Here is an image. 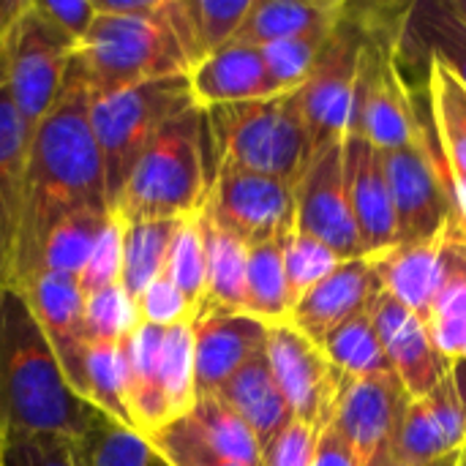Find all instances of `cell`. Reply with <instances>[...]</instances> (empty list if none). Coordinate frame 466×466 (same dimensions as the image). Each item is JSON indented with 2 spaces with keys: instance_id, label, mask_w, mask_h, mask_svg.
<instances>
[{
  "instance_id": "cell-1",
  "label": "cell",
  "mask_w": 466,
  "mask_h": 466,
  "mask_svg": "<svg viewBox=\"0 0 466 466\" xmlns=\"http://www.w3.org/2000/svg\"><path fill=\"white\" fill-rule=\"evenodd\" d=\"M82 210L112 208L101 153L90 128V96L66 71L57 104L27 137L16 292L38 273L49 232Z\"/></svg>"
},
{
  "instance_id": "cell-2",
  "label": "cell",
  "mask_w": 466,
  "mask_h": 466,
  "mask_svg": "<svg viewBox=\"0 0 466 466\" xmlns=\"http://www.w3.org/2000/svg\"><path fill=\"white\" fill-rule=\"evenodd\" d=\"M104 418L68 385L22 292L0 300V437L79 442Z\"/></svg>"
},
{
  "instance_id": "cell-3",
  "label": "cell",
  "mask_w": 466,
  "mask_h": 466,
  "mask_svg": "<svg viewBox=\"0 0 466 466\" xmlns=\"http://www.w3.org/2000/svg\"><path fill=\"white\" fill-rule=\"evenodd\" d=\"M210 180L205 109L191 106L145 147L112 213L123 221H186L205 208Z\"/></svg>"
},
{
  "instance_id": "cell-4",
  "label": "cell",
  "mask_w": 466,
  "mask_h": 466,
  "mask_svg": "<svg viewBox=\"0 0 466 466\" xmlns=\"http://www.w3.org/2000/svg\"><path fill=\"white\" fill-rule=\"evenodd\" d=\"M175 74H188V57L164 14H96L93 27L68 57V76L85 87L90 101Z\"/></svg>"
},
{
  "instance_id": "cell-5",
  "label": "cell",
  "mask_w": 466,
  "mask_h": 466,
  "mask_svg": "<svg viewBox=\"0 0 466 466\" xmlns=\"http://www.w3.org/2000/svg\"><path fill=\"white\" fill-rule=\"evenodd\" d=\"M213 172L221 167L298 183L314 147L295 93L205 109Z\"/></svg>"
},
{
  "instance_id": "cell-6",
  "label": "cell",
  "mask_w": 466,
  "mask_h": 466,
  "mask_svg": "<svg viewBox=\"0 0 466 466\" xmlns=\"http://www.w3.org/2000/svg\"><path fill=\"white\" fill-rule=\"evenodd\" d=\"M191 106H197V101L186 74L153 79L90 101V128L104 164L109 208L117 202L145 147L167 123Z\"/></svg>"
},
{
  "instance_id": "cell-7",
  "label": "cell",
  "mask_w": 466,
  "mask_h": 466,
  "mask_svg": "<svg viewBox=\"0 0 466 466\" xmlns=\"http://www.w3.org/2000/svg\"><path fill=\"white\" fill-rule=\"evenodd\" d=\"M71 52L74 44L38 11L35 0H25L3 44V66L8 96L27 137L57 104Z\"/></svg>"
},
{
  "instance_id": "cell-8",
  "label": "cell",
  "mask_w": 466,
  "mask_h": 466,
  "mask_svg": "<svg viewBox=\"0 0 466 466\" xmlns=\"http://www.w3.org/2000/svg\"><path fill=\"white\" fill-rule=\"evenodd\" d=\"M202 213L248 248L284 240L295 232V183L221 167L213 172Z\"/></svg>"
},
{
  "instance_id": "cell-9",
  "label": "cell",
  "mask_w": 466,
  "mask_h": 466,
  "mask_svg": "<svg viewBox=\"0 0 466 466\" xmlns=\"http://www.w3.org/2000/svg\"><path fill=\"white\" fill-rule=\"evenodd\" d=\"M380 153L396 210V246L429 240L456 216L453 183L442 153H434L429 137L418 145Z\"/></svg>"
},
{
  "instance_id": "cell-10",
  "label": "cell",
  "mask_w": 466,
  "mask_h": 466,
  "mask_svg": "<svg viewBox=\"0 0 466 466\" xmlns=\"http://www.w3.org/2000/svg\"><path fill=\"white\" fill-rule=\"evenodd\" d=\"M396 46L399 44L366 41L360 79L355 90L350 134L363 137L377 150H396L426 139L399 68Z\"/></svg>"
},
{
  "instance_id": "cell-11",
  "label": "cell",
  "mask_w": 466,
  "mask_h": 466,
  "mask_svg": "<svg viewBox=\"0 0 466 466\" xmlns=\"http://www.w3.org/2000/svg\"><path fill=\"white\" fill-rule=\"evenodd\" d=\"M363 49L366 35L358 27L350 30L344 16L325 52L319 55L311 76L295 90L298 109L303 115L314 150L330 142H341L350 134Z\"/></svg>"
},
{
  "instance_id": "cell-12",
  "label": "cell",
  "mask_w": 466,
  "mask_h": 466,
  "mask_svg": "<svg viewBox=\"0 0 466 466\" xmlns=\"http://www.w3.org/2000/svg\"><path fill=\"white\" fill-rule=\"evenodd\" d=\"M295 229L333 248L344 262L366 257L344 186V139L311 153L295 183Z\"/></svg>"
},
{
  "instance_id": "cell-13",
  "label": "cell",
  "mask_w": 466,
  "mask_h": 466,
  "mask_svg": "<svg viewBox=\"0 0 466 466\" xmlns=\"http://www.w3.org/2000/svg\"><path fill=\"white\" fill-rule=\"evenodd\" d=\"M265 355L292 410V418L325 431L333 420L344 374H339L322 347H317L289 322L270 325Z\"/></svg>"
},
{
  "instance_id": "cell-14",
  "label": "cell",
  "mask_w": 466,
  "mask_h": 466,
  "mask_svg": "<svg viewBox=\"0 0 466 466\" xmlns=\"http://www.w3.org/2000/svg\"><path fill=\"white\" fill-rule=\"evenodd\" d=\"M407 401L410 396L393 371L344 377L330 429L350 445L360 466H366L380 451L390 448Z\"/></svg>"
},
{
  "instance_id": "cell-15",
  "label": "cell",
  "mask_w": 466,
  "mask_h": 466,
  "mask_svg": "<svg viewBox=\"0 0 466 466\" xmlns=\"http://www.w3.org/2000/svg\"><path fill=\"white\" fill-rule=\"evenodd\" d=\"M369 314L407 396L426 399L451 371V360L437 350L426 319L385 289L371 298Z\"/></svg>"
},
{
  "instance_id": "cell-16",
  "label": "cell",
  "mask_w": 466,
  "mask_h": 466,
  "mask_svg": "<svg viewBox=\"0 0 466 466\" xmlns=\"http://www.w3.org/2000/svg\"><path fill=\"white\" fill-rule=\"evenodd\" d=\"M270 325L246 311L199 309L191 317L194 396H216L268 344Z\"/></svg>"
},
{
  "instance_id": "cell-17",
  "label": "cell",
  "mask_w": 466,
  "mask_h": 466,
  "mask_svg": "<svg viewBox=\"0 0 466 466\" xmlns=\"http://www.w3.org/2000/svg\"><path fill=\"white\" fill-rule=\"evenodd\" d=\"M19 292L25 295L38 328L44 330L68 385L82 399L87 333L85 295L79 289V281L63 273H35Z\"/></svg>"
},
{
  "instance_id": "cell-18",
  "label": "cell",
  "mask_w": 466,
  "mask_h": 466,
  "mask_svg": "<svg viewBox=\"0 0 466 466\" xmlns=\"http://www.w3.org/2000/svg\"><path fill=\"white\" fill-rule=\"evenodd\" d=\"M380 257L366 254L358 259L341 262L328 279L311 287L289 314V325L298 328L306 339L317 347L350 317L369 309L371 298L382 289L380 287Z\"/></svg>"
},
{
  "instance_id": "cell-19",
  "label": "cell",
  "mask_w": 466,
  "mask_h": 466,
  "mask_svg": "<svg viewBox=\"0 0 466 466\" xmlns=\"http://www.w3.org/2000/svg\"><path fill=\"white\" fill-rule=\"evenodd\" d=\"M344 186L366 254L396 248V210L382 153L358 134L344 137Z\"/></svg>"
},
{
  "instance_id": "cell-20",
  "label": "cell",
  "mask_w": 466,
  "mask_h": 466,
  "mask_svg": "<svg viewBox=\"0 0 466 466\" xmlns=\"http://www.w3.org/2000/svg\"><path fill=\"white\" fill-rule=\"evenodd\" d=\"M27 131L14 109L0 52V300L16 289Z\"/></svg>"
},
{
  "instance_id": "cell-21",
  "label": "cell",
  "mask_w": 466,
  "mask_h": 466,
  "mask_svg": "<svg viewBox=\"0 0 466 466\" xmlns=\"http://www.w3.org/2000/svg\"><path fill=\"white\" fill-rule=\"evenodd\" d=\"M188 87L197 106H227L281 96L268 74L259 46L232 41L188 68Z\"/></svg>"
},
{
  "instance_id": "cell-22",
  "label": "cell",
  "mask_w": 466,
  "mask_h": 466,
  "mask_svg": "<svg viewBox=\"0 0 466 466\" xmlns=\"http://www.w3.org/2000/svg\"><path fill=\"white\" fill-rule=\"evenodd\" d=\"M161 341L164 328L139 322L120 344L126 363V407L134 429L150 440L164 426L175 423L161 385Z\"/></svg>"
},
{
  "instance_id": "cell-23",
  "label": "cell",
  "mask_w": 466,
  "mask_h": 466,
  "mask_svg": "<svg viewBox=\"0 0 466 466\" xmlns=\"http://www.w3.org/2000/svg\"><path fill=\"white\" fill-rule=\"evenodd\" d=\"M451 221L429 240L396 246L380 257V287L423 319L440 287L442 254L451 238Z\"/></svg>"
},
{
  "instance_id": "cell-24",
  "label": "cell",
  "mask_w": 466,
  "mask_h": 466,
  "mask_svg": "<svg viewBox=\"0 0 466 466\" xmlns=\"http://www.w3.org/2000/svg\"><path fill=\"white\" fill-rule=\"evenodd\" d=\"M396 55L410 60H437L466 85V27L448 0H420L407 8Z\"/></svg>"
},
{
  "instance_id": "cell-25",
  "label": "cell",
  "mask_w": 466,
  "mask_h": 466,
  "mask_svg": "<svg viewBox=\"0 0 466 466\" xmlns=\"http://www.w3.org/2000/svg\"><path fill=\"white\" fill-rule=\"evenodd\" d=\"M426 325L437 350L451 363L466 360V232L459 213L451 221V238L442 254V276L426 314Z\"/></svg>"
},
{
  "instance_id": "cell-26",
  "label": "cell",
  "mask_w": 466,
  "mask_h": 466,
  "mask_svg": "<svg viewBox=\"0 0 466 466\" xmlns=\"http://www.w3.org/2000/svg\"><path fill=\"white\" fill-rule=\"evenodd\" d=\"M216 396H221L238 412L262 448L292 420V410L270 371L265 350L257 352L240 371H235V377Z\"/></svg>"
},
{
  "instance_id": "cell-27",
  "label": "cell",
  "mask_w": 466,
  "mask_h": 466,
  "mask_svg": "<svg viewBox=\"0 0 466 466\" xmlns=\"http://www.w3.org/2000/svg\"><path fill=\"white\" fill-rule=\"evenodd\" d=\"M347 3L336 0H251V8L235 35L240 44L268 46L319 27L339 25Z\"/></svg>"
},
{
  "instance_id": "cell-28",
  "label": "cell",
  "mask_w": 466,
  "mask_h": 466,
  "mask_svg": "<svg viewBox=\"0 0 466 466\" xmlns=\"http://www.w3.org/2000/svg\"><path fill=\"white\" fill-rule=\"evenodd\" d=\"M199 227L205 240V265H208V295L202 309L218 311H243L246 306V268L248 246L218 229L202 210Z\"/></svg>"
},
{
  "instance_id": "cell-29",
  "label": "cell",
  "mask_w": 466,
  "mask_h": 466,
  "mask_svg": "<svg viewBox=\"0 0 466 466\" xmlns=\"http://www.w3.org/2000/svg\"><path fill=\"white\" fill-rule=\"evenodd\" d=\"M183 221H123V273L120 287L137 303V298L164 273L172 240Z\"/></svg>"
},
{
  "instance_id": "cell-30",
  "label": "cell",
  "mask_w": 466,
  "mask_h": 466,
  "mask_svg": "<svg viewBox=\"0 0 466 466\" xmlns=\"http://www.w3.org/2000/svg\"><path fill=\"white\" fill-rule=\"evenodd\" d=\"M429 96L451 183H466V85L442 63L429 60Z\"/></svg>"
},
{
  "instance_id": "cell-31",
  "label": "cell",
  "mask_w": 466,
  "mask_h": 466,
  "mask_svg": "<svg viewBox=\"0 0 466 466\" xmlns=\"http://www.w3.org/2000/svg\"><path fill=\"white\" fill-rule=\"evenodd\" d=\"M188 426L199 440L227 461L240 466H262V445L254 431L221 396H199L186 412Z\"/></svg>"
},
{
  "instance_id": "cell-32",
  "label": "cell",
  "mask_w": 466,
  "mask_h": 466,
  "mask_svg": "<svg viewBox=\"0 0 466 466\" xmlns=\"http://www.w3.org/2000/svg\"><path fill=\"white\" fill-rule=\"evenodd\" d=\"M284 240H270L248 248L243 311L265 325L289 322L292 314V298L284 270Z\"/></svg>"
},
{
  "instance_id": "cell-33",
  "label": "cell",
  "mask_w": 466,
  "mask_h": 466,
  "mask_svg": "<svg viewBox=\"0 0 466 466\" xmlns=\"http://www.w3.org/2000/svg\"><path fill=\"white\" fill-rule=\"evenodd\" d=\"M82 399L106 420L134 429L126 407V363L120 341H87Z\"/></svg>"
},
{
  "instance_id": "cell-34",
  "label": "cell",
  "mask_w": 466,
  "mask_h": 466,
  "mask_svg": "<svg viewBox=\"0 0 466 466\" xmlns=\"http://www.w3.org/2000/svg\"><path fill=\"white\" fill-rule=\"evenodd\" d=\"M322 352L344 377H374V374L393 371L390 360L385 355V347L377 336V328L371 322L369 309H363L355 317H350L347 322H341L322 341Z\"/></svg>"
},
{
  "instance_id": "cell-35",
  "label": "cell",
  "mask_w": 466,
  "mask_h": 466,
  "mask_svg": "<svg viewBox=\"0 0 466 466\" xmlns=\"http://www.w3.org/2000/svg\"><path fill=\"white\" fill-rule=\"evenodd\" d=\"M109 218L112 210H82L60 221L41 248L38 273H63L76 279Z\"/></svg>"
},
{
  "instance_id": "cell-36",
  "label": "cell",
  "mask_w": 466,
  "mask_h": 466,
  "mask_svg": "<svg viewBox=\"0 0 466 466\" xmlns=\"http://www.w3.org/2000/svg\"><path fill=\"white\" fill-rule=\"evenodd\" d=\"M339 25L319 27V30H311V33H303L295 38H284V41L259 46L265 66H268V74L281 93H295L311 76L319 55L325 52V46L333 38Z\"/></svg>"
},
{
  "instance_id": "cell-37",
  "label": "cell",
  "mask_w": 466,
  "mask_h": 466,
  "mask_svg": "<svg viewBox=\"0 0 466 466\" xmlns=\"http://www.w3.org/2000/svg\"><path fill=\"white\" fill-rule=\"evenodd\" d=\"M164 276L177 287V292L186 298L191 311L197 314L205 306L208 295V265H205V240L199 227V213L186 218L172 240Z\"/></svg>"
},
{
  "instance_id": "cell-38",
  "label": "cell",
  "mask_w": 466,
  "mask_h": 466,
  "mask_svg": "<svg viewBox=\"0 0 466 466\" xmlns=\"http://www.w3.org/2000/svg\"><path fill=\"white\" fill-rule=\"evenodd\" d=\"M82 466H153L156 456L150 442L126 426L98 418L93 429L79 440Z\"/></svg>"
},
{
  "instance_id": "cell-39",
  "label": "cell",
  "mask_w": 466,
  "mask_h": 466,
  "mask_svg": "<svg viewBox=\"0 0 466 466\" xmlns=\"http://www.w3.org/2000/svg\"><path fill=\"white\" fill-rule=\"evenodd\" d=\"M161 385L172 420L186 418L194 404V341L191 322L164 328L161 341Z\"/></svg>"
},
{
  "instance_id": "cell-40",
  "label": "cell",
  "mask_w": 466,
  "mask_h": 466,
  "mask_svg": "<svg viewBox=\"0 0 466 466\" xmlns=\"http://www.w3.org/2000/svg\"><path fill=\"white\" fill-rule=\"evenodd\" d=\"M344 259L328 248L325 243L303 235V232H292L284 240V270H287V287H289V298L292 306L311 289L317 287L322 279H328Z\"/></svg>"
},
{
  "instance_id": "cell-41",
  "label": "cell",
  "mask_w": 466,
  "mask_h": 466,
  "mask_svg": "<svg viewBox=\"0 0 466 466\" xmlns=\"http://www.w3.org/2000/svg\"><path fill=\"white\" fill-rule=\"evenodd\" d=\"M139 325L137 303L120 284L85 298V333L87 341H123Z\"/></svg>"
},
{
  "instance_id": "cell-42",
  "label": "cell",
  "mask_w": 466,
  "mask_h": 466,
  "mask_svg": "<svg viewBox=\"0 0 466 466\" xmlns=\"http://www.w3.org/2000/svg\"><path fill=\"white\" fill-rule=\"evenodd\" d=\"M147 442H150L156 461L161 466H240L235 461L221 459L218 453H213L199 440V434L188 426L186 418L164 426Z\"/></svg>"
},
{
  "instance_id": "cell-43",
  "label": "cell",
  "mask_w": 466,
  "mask_h": 466,
  "mask_svg": "<svg viewBox=\"0 0 466 466\" xmlns=\"http://www.w3.org/2000/svg\"><path fill=\"white\" fill-rule=\"evenodd\" d=\"M120 273H123V227H120V218L112 213L109 224L96 240L76 281H79L82 295L87 298V295H96L101 289L120 284Z\"/></svg>"
},
{
  "instance_id": "cell-44",
  "label": "cell",
  "mask_w": 466,
  "mask_h": 466,
  "mask_svg": "<svg viewBox=\"0 0 466 466\" xmlns=\"http://www.w3.org/2000/svg\"><path fill=\"white\" fill-rule=\"evenodd\" d=\"M5 466H82L79 442L63 437H0Z\"/></svg>"
},
{
  "instance_id": "cell-45",
  "label": "cell",
  "mask_w": 466,
  "mask_h": 466,
  "mask_svg": "<svg viewBox=\"0 0 466 466\" xmlns=\"http://www.w3.org/2000/svg\"><path fill=\"white\" fill-rule=\"evenodd\" d=\"M319 437H322V431L292 418L262 448V466H311L314 456H317Z\"/></svg>"
},
{
  "instance_id": "cell-46",
  "label": "cell",
  "mask_w": 466,
  "mask_h": 466,
  "mask_svg": "<svg viewBox=\"0 0 466 466\" xmlns=\"http://www.w3.org/2000/svg\"><path fill=\"white\" fill-rule=\"evenodd\" d=\"M137 311H139V322L158 325V328L191 322V317H194L186 298L177 292V287L164 273L137 298Z\"/></svg>"
},
{
  "instance_id": "cell-47",
  "label": "cell",
  "mask_w": 466,
  "mask_h": 466,
  "mask_svg": "<svg viewBox=\"0 0 466 466\" xmlns=\"http://www.w3.org/2000/svg\"><path fill=\"white\" fill-rule=\"evenodd\" d=\"M38 11L76 46L96 22L93 0H35Z\"/></svg>"
},
{
  "instance_id": "cell-48",
  "label": "cell",
  "mask_w": 466,
  "mask_h": 466,
  "mask_svg": "<svg viewBox=\"0 0 466 466\" xmlns=\"http://www.w3.org/2000/svg\"><path fill=\"white\" fill-rule=\"evenodd\" d=\"M311 466H360V461L355 459V453L350 451V445L328 426L319 437L317 445V456Z\"/></svg>"
},
{
  "instance_id": "cell-49",
  "label": "cell",
  "mask_w": 466,
  "mask_h": 466,
  "mask_svg": "<svg viewBox=\"0 0 466 466\" xmlns=\"http://www.w3.org/2000/svg\"><path fill=\"white\" fill-rule=\"evenodd\" d=\"M93 5L109 16H158L164 0H93Z\"/></svg>"
},
{
  "instance_id": "cell-50",
  "label": "cell",
  "mask_w": 466,
  "mask_h": 466,
  "mask_svg": "<svg viewBox=\"0 0 466 466\" xmlns=\"http://www.w3.org/2000/svg\"><path fill=\"white\" fill-rule=\"evenodd\" d=\"M25 0H0V52H3V44H5V35L16 19V14L22 11Z\"/></svg>"
},
{
  "instance_id": "cell-51",
  "label": "cell",
  "mask_w": 466,
  "mask_h": 466,
  "mask_svg": "<svg viewBox=\"0 0 466 466\" xmlns=\"http://www.w3.org/2000/svg\"><path fill=\"white\" fill-rule=\"evenodd\" d=\"M453 199H456V213L466 232V183H453Z\"/></svg>"
},
{
  "instance_id": "cell-52",
  "label": "cell",
  "mask_w": 466,
  "mask_h": 466,
  "mask_svg": "<svg viewBox=\"0 0 466 466\" xmlns=\"http://www.w3.org/2000/svg\"><path fill=\"white\" fill-rule=\"evenodd\" d=\"M366 466H410V464H404V461H399L393 453H390V448H385V451H380L371 461Z\"/></svg>"
},
{
  "instance_id": "cell-53",
  "label": "cell",
  "mask_w": 466,
  "mask_h": 466,
  "mask_svg": "<svg viewBox=\"0 0 466 466\" xmlns=\"http://www.w3.org/2000/svg\"><path fill=\"white\" fill-rule=\"evenodd\" d=\"M448 5H451V11L459 16V22L466 27V0H448Z\"/></svg>"
},
{
  "instance_id": "cell-54",
  "label": "cell",
  "mask_w": 466,
  "mask_h": 466,
  "mask_svg": "<svg viewBox=\"0 0 466 466\" xmlns=\"http://www.w3.org/2000/svg\"><path fill=\"white\" fill-rule=\"evenodd\" d=\"M459 459H461V451H456V453H451V456L440 459L437 464H431V466H459Z\"/></svg>"
},
{
  "instance_id": "cell-55",
  "label": "cell",
  "mask_w": 466,
  "mask_h": 466,
  "mask_svg": "<svg viewBox=\"0 0 466 466\" xmlns=\"http://www.w3.org/2000/svg\"><path fill=\"white\" fill-rule=\"evenodd\" d=\"M459 466H466V448L461 451V459H459Z\"/></svg>"
},
{
  "instance_id": "cell-56",
  "label": "cell",
  "mask_w": 466,
  "mask_h": 466,
  "mask_svg": "<svg viewBox=\"0 0 466 466\" xmlns=\"http://www.w3.org/2000/svg\"><path fill=\"white\" fill-rule=\"evenodd\" d=\"M0 466H5V459H3V442H0Z\"/></svg>"
},
{
  "instance_id": "cell-57",
  "label": "cell",
  "mask_w": 466,
  "mask_h": 466,
  "mask_svg": "<svg viewBox=\"0 0 466 466\" xmlns=\"http://www.w3.org/2000/svg\"><path fill=\"white\" fill-rule=\"evenodd\" d=\"M156 466H161V464H158V461H156Z\"/></svg>"
}]
</instances>
